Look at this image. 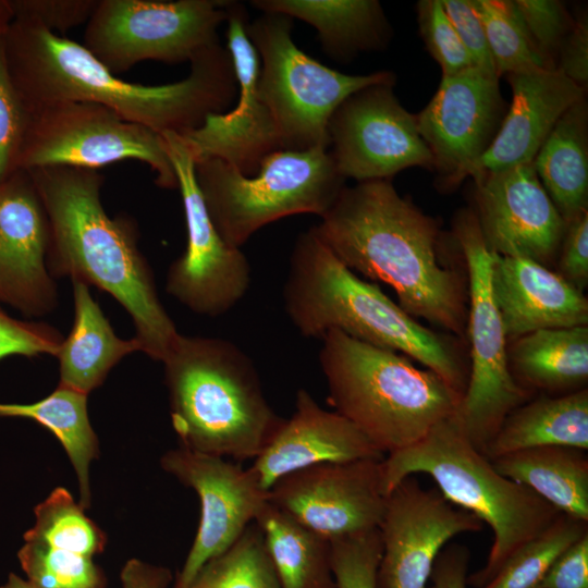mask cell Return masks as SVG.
Masks as SVG:
<instances>
[{"label":"cell","mask_w":588,"mask_h":588,"mask_svg":"<svg viewBox=\"0 0 588 588\" xmlns=\"http://www.w3.org/2000/svg\"><path fill=\"white\" fill-rule=\"evenodd\" d=\"M4 46L12 79L32 112L91 102L161 135H181L228 111L237 96L232 58L220 44L197 56L185 78L162 85L124 81L84 45L23 20L12 19Z\"/></svg>","instance_id":"obj_1"},{"label":"cell","mask_w":588,"mask_h":588,"mask_svg":"<svg viewBox=\"0 0 588 588\" xmlns=\"http://www.w3.org/2000/svg\"><path fill=\"white\" fill-rule=\"evenodd\" d=\"M320 218L315 232L348 269L391 286L414 318L463 335L465 277L443 264L436 220L402 197L390 180L345 186Z\"/></svg>","instance_id":"obj_2"},{"label":"cell","mask_w":588,"mask_h":588,"mask_svg":"<svg viewBox=\"0 0 588 588\" xmlns=\"http://www.w3.org/2000/svg\"><path fill=\"white\" fill-rule=\"evenodd\" d=\"M26 171L49 220L51 277H68L110 294L128 313L140 352L162 363L180 332L138 248L135 222L127 216L110 217L103 208V175L71 167Z\"/></svg>","instance_id":"obj_3"},{"label":"cell","mask_w":588,"mask_h":588,"mask_svg":"<svg viewBox=\"0 0 588 588\" xmlns=\"http://www.w3.org/2000/svg\"><path fill=\"white\" fill-rule=\"evenodd\" d=\"M283 299L302 335L321 339L327 331L339 330L417 360L464 394L468 371L455 340L426 328L377 285L360 279L314 228L294 244Z\"/></svg>","instance_id":"obj_4"},{"label":"cell","mask_w":588,"mask_h":588,"mask_svg":"<svg viewBox=\"0 0 588 588\" xmlns=\"http://www.w3.org/2000/svg\"><path fill=\"white\" fill-rule=\"evenodd\" d=\"M162 364L184 449L254 460L284 419L269 405L250 358L228 340L180 333Z\"/></svg>","instance_id":"obj_5"},{"label":"cell","mask_w":588,"mask_h":588,"mask_svg":"<svg viewBox=\"0 0 588 588\" xmlns=\"http://www.w3.org/2000/svg\"><path fill=\"white\" fill-rule=\"evenodd\" d=\"M426 474L452 504L489 525L493 541L485 565L467 576L483 587L525 543L547 529L560 511L524 485L501 475L466 436L457 413L422 439L382 461L385 495L405 477Z\"/></svg>","instance_id":"obj_6"},{"label":"cell","mask_w":588,"mask_h":588,"mask_svg":"<svg viewBox=\"0 0 588 588\" xmlns=\"http://www.w3.org/2000/svg\"><path fill=\"white\" fill-rule=\"evenodd\" d=\"M321 341L328 402L384 454L413 445L457 413L463 394L408 357L334 329Z\"/></svg>","instance_id":"obj_7"},{"label":"cell","mask_w":588,"mask_h":588,"mask_svg":"<svg viewBox=\"0 0 588 588\" xmlns=\"http://www.w3.org/2000/svg\"><path fill=\"white\" fill-rule=\"evenodd\" d=\"M195 175L217 231L236 248L281 218L323 216L345 187L328 148L275 151L253 176L209 159L195 163Z\"/></svg>","instance_id":"obj_8"},{"label":"cell","mask_w":588,"mask_h":588,"mask_svg":"<svg viewBox=\"0 0 588 588\" xmlns=\"http://www.w3.org/2000/svg\"><path fill=\"white\" fill-rule=\"evenodd\" d=\"M292 19L262 13L247 24L260 62L257 91L268 108L282 150L328 148L329 121L351 95L375 84L394 83L389 71L350 75L302 51L292 39Z\"/></svg>","instance_id":"obj_9"},{"label":"cell","mask_w":588,"mask_h":588,"mask_svg":"<svg viewBox=\"0 0 588 588\" xmlns=\"http://www.w3.org/2000/svg\"><path fill=\"white\" fill-rule=\"evenodd\" d=\"M468 277L467 314L470 370L457 417L471 443L485 452L505 417L531 397L514 379L506 335L492 291L493 254L473 209H463L453 224Z\"/></svg>","instance_id":"obj_10"},{"label":"cell","mask_w":588,"mask_h":588,"mask_svg":"<svg viewBox=\"0 0 588 588\" xmlns=\"http://www.w3.org/2000/svg\"><path fill=\"white\" fill-rule=\"evenodd\" d=\"M226 0H98L86 23L84 47L112 73L155 60L192 62L220 44Z\"/></svg>","instance_id":"obj_11"},{"label":"cell","mask_w":588,"mask_h":588,"mask_svg":"<svg viewBox=\"0 0 588 588\" xmlns=\"http://www.w3.org/2000/svg\"><path fill=\"white\" fill-rule=\"evenodd\" d=\"M146 163L161 188H177L164 137L91 102L66 101L33 112L20 170L71 167L97 170L124 160Z\"/></svg>","instance_id":"obj_12"},{"label":"cell","mask_w":588,"mask_h":588,"mask_svg":"<svg viewBox=\"0 0 588 588\" xmlns=\"http://www.w3.org/2000/svg\"><path fill=\"white\" fill-rule=\"evenodd\" d=\"M177 179L186 247L169 267L167 292L198 315L217 317L232 309L250 285V266L241 248L229 246L217 231L195 175V163L175 133H164Z\"/></svg>","instance_id":"obj_13"},{"label":"cell","mask_w":588,"mask_h":588,"mask_svg":"<svg viewBox=\"0 0 588 588\" xmlns=\"http://www.w3.org/2000/svg\"><path fill=\"white\" fill-rule=\"evenodd\" d=\"M393 84L362 88L332 114L329 151L345 180H390L412 167L432 170V156L418 132L416 115L400 103Z\"/></svg>","instance_id":"obj_14"},{"label":"cell","mask_w":588,"mask_h":588,"mask_svg":"<svg viewBox=\"0 0 588 588\" xmlns=\"http://www.w3.org/2000/svg\"><path fill=\"white\" fill-rule=\"evenodd\" d=\"M499 76L476 66L442 76L428 105L416 115L443 189L473 177L504 114Z\"/></svg>","instance_id":"obj_15"},{"label":"cell","mask_w":588,"mask_h":588,"mask_svg":"<svg viewBox=\"0 0 588 588\" xmlns=\"http://www.w3.org/2000/svg\"><path fill=\"white\" fill-rule=\"evenodd\" d=\"M482 528L477 516L452 504L437 488L425 489L414 475L405 477L387 495L377 588H425L449 541Z\"/></svg>","instance_id":"obj_16"},{"label":"cell","mask_w":588,"mask_h":588,"mask_svg":"<svg viewBox=\"0 0 588 588\" xmlns=\"http://www.w3.org/2000/svg\"><path fill=\"white\" fill-rule=\"evenodd\" d=\"M382 460L323 463L290 473L268 490V501L332 540L379 528L387 495Z\"/></svg>","instance_id":"obj_17"},{"label":"cell","mask_w":588,"mask_h":588,"mask_svg":"<svg viewBox=\"0 0 588 588\" xmlns=\"http://www.w3.org/2000/svg\"><path fill=\"white\" fill-rule=\"evenodd\" d=\"M247 11L242 3L228 5V51L237 81L238 99L232 110L208 115L196 128L179 135L194 163L222 160L246 176L261 161L282 150L274 121L257 91L260 62L247 36Z\"/></svg>","instance_id":"obj_18"},{"label":"cell","mask_w":588,"mask_h":588,"mask_svg":"<svg viewBox=\"0 0 588 588\" xmlns=\"http://www.w3.org/2000/svg\"><path fill=\"white\" fill-rule=\"evenodd\" d=\"M164 471L192 488L200 500L198 529L172 588H185L212 558L224 552L255 522L268 491L248 468L224 457L180 446L163 454Z\"/></svg>","instance_id":"obj_19"},{"label":"cell","mask_w":588,"mask_h":588,"mask_svg":"<svg viewBox=\"0 0 588 588\" xmlns=\"http://www.w3.org/2000/svg\"><path fill=\"white\" fill-rule=\"evenodd\" d=\"M476 217L490 252L546 267L558 258L566 223L543 188L532 162L478 171Z\"/></svg>","instance_id":"obj_20"},{"label":"cell","mask_w":588,"mask_h":588,"mask_svg":"<svg viewBox=\"0 0 588 588\" xmlns=\"http://www.w3.org/2000/svg\"><path fill=\"white\" fill-rule=\"evenodd\" d=\"M50 225L35 183L19 170L0 184V303L27 317H41L58 304L47 267Z\"/></svg>","instance_id":"obj_21"},{"label":"cell","mask_w":588,"mask_h":588,"mask_svg":"<svg viewBox=\"0 0 588 588\" xmlns=\"http://www.w3.org/2000/svg\"><path fill=\"white\" fill-rule=\"evenodd\" d=\"M384 457L350 420L322 408L307 390L299 389L292 416L283 419L248 470L268 491L281 477L309 466Z\"/></svg>","instance_id":"obj_22"},{"label":"cell","mask_w":588,"mask_h":588,"mask_svg":"<svg viewBox=\"0 0 588 588\" xmlns=\"http://www.w3.org/2000/svg\"><path fill=\"white\" fill-rule=\"evenodd\" d=\"M492 254V291L507 339L587 326L588 301L562 275L527 258Z\"/></svg>","instance_id":"obj_23"},{"label":"cell","mask_w":588,"mask_h":588,"mask_svg":"<svg viewBox=\"0 0 588 588\" xmlns=\"http://www.w3.org/2000/svg\"><path fill=\"white\" fill-rule=\"evenodd\" d=\"M505 76L512 101L477 172L532 162L560 118L586 94L556 70L536 69Z\"/></svg>","instance_id":"obj_24"},{"label":"cell","mask_w":588,"mask_h":588,"mask_svg":"<svg viewBox=\"0 0 588 588\" xmlns=\"http://www.w3.org/2000/svg\"><path fill=\"white\" fill-rule=\"evenodd\" d=\"M71 282L74 318L56 356L60 365L58 385L88 395L123 357L140 352V347L135 338L124 340L115 334L86 283Z\"/></svg>","instance_id":"obj_25"},{"label":"cell","mask_w":588,"mask_h":588,"mask_svg":"<svg viewBox=\"0 0 588 588\" xmlns=\"http://www.w3.org/2000/svg\"><path fill=\"white\" fill-rule=\"evenodd\" d=\"M262 13L302 20L316 28L323 50L347 61L362 51L382 49L390 26L377 0H254Z\"/></svg>","instance_id":"obj_26"},{"label":"cell","mask_w":588,"mask_h":588,"mask_svg":"<svg viewBox=\"0 0 588 588\" xmlns=\"http://www.w3.org/2000/svg\"><path fill=\"white\" fill-rule=\"evenodd\" d=\"M510 370L531 393L562 395L581 389L588 380V327L537 330L512 340Z\"/></svg>","instance_id":"obj_27"},{"label":"cell","mask_w":588,"mask_h":588,"mask_svg":"<svg viewBox=\"0 0 588 588\" xmlns=\"http://www.w3.org/2000/svg\"><path fill=\"white\" fill-rule=\"evenodd\" d=\"M538 446L588 450V390L541 394L512 411L487 445L489 460Z\"/></svg>","instance_id":"obj_28"},{"label":"cell","mask_w":588,"mask_h":588,"mask_svg":"<svg viewBox=\"0 0 588 588\" xmlns=\"http://www.w3.org/2000/svg\"><path fill=\"white\" fill-rule=\"evenodd\" d=\"M535 171L568 223L588 211V106L583 98L558 121L532 160Z\"/></svg>","instance_id":"obj_29"},{"label":"cell","mask_w":588,"mask_h":588,"mask_svg":"<svg viewBox=\"0 0 588 588\" xmlns=\"http://www.w3.org/2000/svg\"><path fill=\"white\" fill-rule=\"evenodd\" d=\"M491 461L501 475L526 486L561 513L588 522L586 451L538 446Z\"/></svg>","instance_id":"obj_30"},{"label":"cell","mask_w":588,"mask_h":588,"mask_svg":"<svg viewBox=\"0 0 588 588\" xmlns=\"http://www.w3.org/2000/svg\"><path fill=\"white\" fill-rule=\"evenodd\" d=\"M280 588H336L330 540L299 524L268 500L255 517Z\"/></svg>","instance_id":"obj_31"},{"label":"cell","mask_w":588,"mask_h":588,"mask_svg":"<svg viewBox=\"0 0 588 588\" xmlns=\"http://www.w3.org/2000/svg\"><path fill=\"white\" fill-rule=\"evenodd\" d=\"M87 396L63 387L30 404L0 403V417L35 420L64 448L79 482V504H90L89 465L99 455V443L87 412Z\"/></svg>","instance_id":"obj_32"},{"label":"cell","mask_w":588,"mask_h":588,"mask_svg":"<svg viewBox=\"0 0 588 588\" xmlns=\"http://www.w3.org/2000/svg\"><path fill=\"white\" fill-rule=\"evenodd\" d=\"M35 517V525L24 535L25 540L89 558L101 553L106 547L105 532L62 487L56 488L36 506Z\"/></svg>","instance_id":"obj_33"},{"label":"cell","mask_w":588,"mask_h":588,"mask_svg":"<svg viewBox=\"0 0 588 588\" xmlns=\"http://www.w3.org/2000/svg\"><path fill=\"white\" fill-rule=\"evenodd\" d=\"M185 588H280L255 522L224 552L209 560Z\"/></svg>","instance_id":"obj_34"},{"label":"cell","mask_w":588,"mask_h":588,"mask_svg":"<svg viewBox=\"0 0 588 588\" xmlns=\"http://www.w3.org/2000/svg\"><path fill=\"white\" fill-rule=\"evenodd\" d=\"M470 2L482 22L499 77L536 69L552 70L538 50L514 1Z\"/></svg>","instance_id":"obj_35"},{"label":"cell","mask_w":588,"mask_h":588,"mask_svg":"<svg viewBox=\"0 0 588 588\" xmlns=\"http://www.w3.org/2000/svg\"><path fill=\"white\" fill-rule=\"evenodd\" d=\"M588 534V522L564 513L518 549L481 588H539L555 560Z\"/></svg>","instance_id":"obj_36"},{"label":"cell","mask_w":588,"mask_h":588,"mask_svg":"<svg viewBox=\"0 0 588 588\" xmlns=\"http://www.w3.org/2000/svg\"><path fill=\"white\" fill-rule=\"evenodd\" d=\"M35 588H106V576L93 558L25 540L17 554Z\"/></svg>","instance_id":"obj_37"},{"label":"cell","mask_w":588,"mask_h":588,"mask_svg":"<svg viewBox=\"0 0 588 588\" xmlns=\"http://www.w3.org/2000/svg\"><path fill=\"white\" fill-rule=\"evenodd\" d=\"M32 120L33 112L12 79L3 35L0 37V184L20 170Z\"/></svg>","instance_id":"obj_38"},{"label":"cell","mask_w":588,"mask_h":588,"mask_svg":"<svg viewBox=\"0 0 588 588\" xmlns=\"http://www.w3.org/2000/svg\"><path fill=\"white\" fill-rule=\"evenodd\" d=\"M330 544L336 588H377L382 554L379 528L335 538Z\"/></svg>","instance_id":"obj_39"},{"label":"cell","mask_w":588,"mask_h":588,"mask_svg":"<svg viewBox=\"0 0 588 588\" xmlns=\"http://www.w3.org/2000/svg\"><path fill=\"white\" fill-rule=\"evenodd\" d=\"M417 21L425 46L440 65L442 76L454 75L475 66L443 8L442 0L419 1Z\"/></svg>","instance_id":"obj_40"},{"label":"cell","mask_w":588,"mask_h":588,"mask_svg":"<svg viewBox=\"0 0 588 588\" xmlns=\"http://www.w3.org/2000/svg\"><path fill=\"white\" fill-rule=\"evenodd\" d=\"M522 19L548 65L555 70L559 48L571 32L574 20L556 0H515Z\"/></svg>","instance_id":"obj_41"},{"label":"cell","mask_w":588,"mask_h":588,"mask_svg":"<svg viewBox=\"0 0 588 588\" xmlns=\"http://www.w3.org/2000/svg\"><path fill=\"white\" fill-rule=\"evenodd\" d=\"M13 19L60 35L87 23L98 0H10Z\"/></svg>","instance_id":"obj_42"},{"label":"cell","mask_w":588,"mask_h":588,"mask_svg":"<svg viewBox=\"0 0 588 588\" xmlns=\"http://www.w3.org/2000/svg\"><path fill=\"white\" fill-rule=\"evenodd\" d=\"M63 339L52 326L45 322L17 320L0 309V359L13 355L57 356Z\"/></svg>","instance_id":"obj_43"},{"label":"cell","mask_w":588,"mask_h":588,"mask_svg":"<svg viewBox=\"0 0 588 588\" xmlns=\"http://www.w3.org/2000/svg\"><path fill=\"white\" fill-rule=\"evenodd\" d=\"M442 4L474 65L498 75L482 22L470 0H442Z\"/></svg>","instance_id":"obj_44"},{"label":"cell","mask_w":588,"mask_h":588,"mask_svg":"<svg viewBox=\"0 0 588 588\" xmlns=\"http://www.w3.org/2000/svg\"><path fill=\"white\" fill-rule=\"evenodd\" d=\"M558 266V273L583 292L588 283V211L566 223Z\"/></svg>","instance_id":"obj_45"},{"label":"cell","mask_w":588,"mask_h":588,"mask_svg":"<svg viewBox=\"0 0 588 588\" xmlns=\"http://www.w3.org/2000/svg\"><path fill=\"white\" fill-rule=\"evenodd\" d=\"M555 70L587 90L588 85V19L581 13L574 20L571 32L562 41Z\"/></svg>","instance_id":"obj_46"},{"label":"cell","mask_w":588,"mask_h":588,"mask_svg":"<svg viewBox=\"0 0 588 588\" xmlns=\"http://www.w3.org/2000/svg\"><path fill=\"white\" fill-rule=\"evenodd\" d=\"M539 588H588V534L555 560Z\"/></svg>","instance_id":"obj_47"},{"label":"cell","mask_w":588,"mask_h":588,"mask_svg":"<svg viewBox=\"0 0 588 588\" xmlns=\"http://www.w3.org/2000/svg\"><path fill=\"white\" fill-rule=\"evenodd\" d=\"M469 549L448 543L438 554L425 588H468Z\"/></svg>","instance_id":"obj_48"},{"label":"cell","mask_w":588,"mask_h":588,"mask_svg":"<svg viewBox=\"0 0 588 588\" xmlns=\"http://www.w3.org/2000/svg\"><path fill=\"white\" fill-rule=\"evenodd\" d=\"M121 583L122 588H169L172 574L164 566L131 559L121 571Z\"/></svg>","instance_id":"obj_49"},{"label":"cell","mask_w":588,"mask_h":588,"mask_svg":"<svg viewBox=\"0 0 588 588\" xmlns=\"http://www.w3.org/2000/svg\"><path fill=\"white\" fill-rule=\"evenodd\" d=\"M13 19L10 0H0V37L5 34Z\"/></svg>","instance_id":"obj_50"},{"label":"cell","mask_w":588,"mask_h":588,"mask_svg":"<svg viewBox=\"0 0 588 588\" xmlns=\"http://www.w3.org/2000/svg\"><path fill=\"white\" fill-rule=\"evenodd\" d=\"M0 588H35L26 579L21 578L16 574L11 573L5 584Z\"/></svg>","instance_id":"obj_51"}]
</instances>
